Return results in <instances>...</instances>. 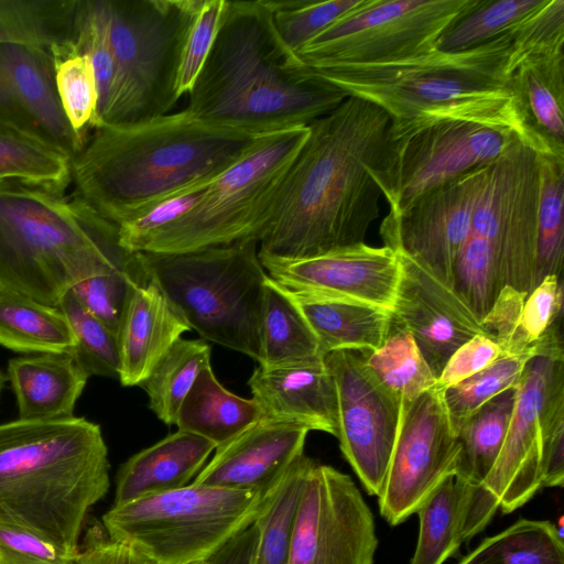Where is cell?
<instances>
[{
  "mask_svg": "<svg viewBox=\"0 0 564 564\" xmlns=\"http://www.w3.org/2000/svg\"><path fill=\"white\" fill-rule=\"evenodd\" d=\"M390 127L382 108L355 96L311 122L259 256L300 260L365 242L382 197L373 176L393 159Z\"/></svg>",
  "mask_w": 564,
  "mask_h": 564,
  "instance_id": "obj_1",
  "label": "cell"
},
{
  "mask_svg": "<svg viewBox=\"0 0 564 564\" xmlns=\"http://www.w3.org/2000/svg\"><path fill=\"white\" fill-rule=\"evenodd\" d=\"M261 134L206 122L186 108L95 129L72 160L76 194L121 226L158 204L209 185Z\"/></svg>",
  "mask_w": 564,
  "mask_h": 564,
  "instance_id": "obj_2",
  "label": "cell"
},
{
  "mask_svg": "<svg viewBox=\"0 0 564 564\" xmlns=\"http://www.w3.org/2000/svg\"><path fill=\"white\" fill-rule=\"evenodd\" d=\"M521 26L466 51L435 50L372 66L307 67L347 96L382 108L392 140L442 121H470L509 130L544 154L508 84L530 44Z\"/></svg>",
  "mask_w": 564,
  "mask_h": 564,
  "instance_id": "obj_3",
  "label": "cell"
},
{
  "mask_svg": "<svg viewBox=\"0 0 564 564\" xmlns=\"http://www.w3.org/2000/svg\"><path fill=\"white\" fill-rule=\"evenodd\" d=\"M272 0H226L186 109L256 134L308 126L348 96L316 76L280 39Z\"/></svg>",
  "mask_w": 564,
  "mask_h": 564,
  "instance_id": "obj_4",
  "label": "cell"
},
{
  "mask_svg": "<svg viewBox=\"0 0 564 564\" xmlns=\"http://www.w3.org/2000/svg\"><path fill=\"white\" fill-rule=\"evenodd\" d=\"M100 426L85 417L0 424V521L78 556L90 509L108 492Z\"/></svg>",
  "mask_w": 564,
  "mask_h": 564,
  "instance_id": "obj_5",
  "label": "cell"
},
{
  "mask_svg": "<svg viewBox=\"0 0 564 564\" xmlns=\"http://www.w3.org/2000/svg\"><path fill=\"white\" fill-rule=\"evenodd\" d=\"M118 226L77 194L19 183L0 185V288L58 306L74 285L107 274L133 257Z\"/></svg>",
  "mask_w": 564,
  "mask_h": 564,
  "instance_id": "obj_6",
  "label": "cell"
},
{
  "mask_svg": "<svg viewBox=\"0 0 564 564\" xmlns=\"http://www.w3.org/2000/svg\"><path fill=\"white\" fill-rule=\"evenodd\" d=\"M539 192L538 153L521 140L488 165L453 282L479 322L505 286L534 289Z\"/></svg>",
  "mask_w": 564,
  "mask_h": 564,
  "instance_id": "obj_7",
  "label": "cell"
},
{
  "mask_svg": "<svg viewBox=\"0 0 564 564\" xmlns=\"http://www.w3.org/2000/svg\"><path fill=\"white\" fill-rule=\"evenodd\" d=\"M258 251V241L247 239L184 253H138L191 329L258 361L268 278Z\"/></svg>",
  "mask_w": 564,
  "mask_h": 564,
  "instance_id": "obj_8",
  "label": "cell"
},
{
  "mask_svg": "<svg viewBox=\"0 0 564 564\" xmlns=\"http://www.w3.org/2000/svg\"><path fill=\"white\" fill-rule=\"evenodd\" d=\"M308 133V126H299L261 134L196 205L145 238L135 252L184 253L247 239L259 242Z\"/></svg>",
  "mask_w": 564,
  "mask_h": 564,
  "instance_id": "obj_9",
  "label": "cell"
},
{
  "mask_svg": "<svg viewBox=\"0 0 564 564\" xmlns=\"http://www.w3.org/2000/svg\"><path fill=\"white\" fill-rule=\"evenodd\" d=\"M263 494L191 482L113 505L102 516V528L152 564L210 561L252 525Z\"/></svg>",
  "mask_w": 564,
  "mask_h": 564,
  "instance_id": "obj_10",
  "label": "cell"
},
{
  "mask_svg": "<svg viewBox=\"0 0 564 564\" xmlns=\"http://www.w3.org/2000/svg\"><path fill=\"white\" fill-rule=\"evenodd\" d=\"M204 0H99L119 74L117 102L106 127L166 113L180 99L183 48Z\"/></svg>",
  "mask_w": 564,
  "mask_h": 564,
  "instance_id": "obj_11",
  "label": "cell"
},
{
  "mask_svg": "<svg viewBox=\"0 0 564 564\" xmlns=\"http://www.w3.org/2000/svg\"><path fill=\"white\" fill-rule=\"evenodd\" d=\"M561 319L538 341L516 386V401L500 453L476 497L487 522L510 513L542 487L547 448L564 427V347Z\"/></svg>",
  "mask_w": 564,
  "mask_h": 564,
  "instance_id": "obj_12",
  "label": "cell"
},
{
  "mask_svg": "<svg viewBox=\"0 0 564 564\" xmlns=\"http://www.w3.org/2000/svg\"><path fill=\"white\" fill-rule=\"evenodd\" d=\"M480 0H362L297 53L308 67L390 64L436 50Z\"/></svg>",
  "mask_w": 564,
  "mask_h": 564,
  "instance_id": "obj_13",
  "label": "cell"
},
{
  "mask_svg": "<svg viewBox=\"0 0 564 564\" xmlns=\"http://www.w3.org/2000/svg\"><path fill=\"white\" fill-rule=\"evenodd\" d=\"M519 137L470 121H442L393 141V159L373 178L398 215L425 193L494 162Z\"/></svg>",
  "mask_w": 564,
  "mask_h": 564,
  "instance_id": "obj_14",
  "label": "cell"
},
{
  "mask_svg": "<svg viewBox=\"0 0 564 564\" xmlns=\"http://www.w3.org/2000/svg\"><path fill=\"white\" fill-rule=\"evenodd\" d=\"M402 403L397 440L378 496L381 516L398 525L448 478L455 477L460 445L435 384L410 403Z\"/></svg>",
  "mask_w": 564,
  "mask_h": 564,
  "instance_id": "obj_15",
  "label": "cell"
},
{
  "mask_svg": "<svg viewBox=\"0 0 564 564\" xmlns=\"http://www.w3.org/2000/svg\"><path fill=\"white\" fill-rule=\"evenodd\" d=\"M373 514L352 479L313 462L305 477L289 564H373Z\"/></svg>",
  "mask_w": 564,
  "mask_h": 564,
  "instance_id": "obj_16",
  "label": "cell"
},
{
  "mask_svg": "<svg viewBox=\"0 0 564 564\" xmlns=\"http://www.w3.org/2000/svg\"><path fill=\"white\" fill-rule=\"evenodd\" d=\"M336 386L340 451L366 491L379 496L401 417V400L371 373L361 350L324 357Z\"/></svg>",
  "mask_w": 564,
  "mask_h": 564,
  "instance_id": "obj_17",
  "label": "cell"
},
{
  "mask_svg": "<svg viewBox=\"0 0 564 564\" xmlns=\"http://www.w3.org/2000/svg\"><path fill=\"white\" fill-rule=\"evenodd\" d=\"M489 164L425 193L398 215L388 214L380 227L384 246L415 260L453 289L456 259L470 229Z\"/></svg>",
  "mask_w": 564,
  "mask_h": 564,
  "instance_id": "obj_18",
  "label": "cell"
},
{
  "mask_svg": "<svg viewBox=\"0 0 564 564\" xmlns=\"http://www.w3.org/2000/svg\"><path fill=\"white\" fill-rule=\"evenodd\" d=\"M259 259L268 275L283 288L345 297L391 312L400 279L398 254L387 246L365 242L321 256L283 260Z\"/></svg>",
  "mask_w": 564,
  "mask_h": 564,
  "instance_id": "obj_19",
  "label": "cell"
},
{
  "mask_svg": "<svg viewBox=\"0 0 564 564\" xmlns=\"http://www.w3.org/2000/svg\"><path fill=\"white\" fill-rule=\"evenodd\" d=\"M397 254L401 272L391 311L392 324L413 337L438 378L453 352L474 336L486 335L485 330L452 288L415 260Z\"/></svg>",
  "mask_w": 564,
  "mask_h": 564,
  "instance_id": "obj_20",
  "label": "cell"
},
{
  "mask_svg": "<svg viewBox=\"0 0 564 564\" xmlns=\"http://www.w3.org/2000/svg\"><path fill=\"white\" fill-rule=\"evenodd\" d=\"M0 117L56 147L70 160L87 141L72 128L62 108L54 56L34 44L0 42Z\"/></svg>",
  "mask_w": 564,
  "mask_h": 564,
  "instance_id": "obj_21",
  "label": "cell"
},
{
  "mask_svg": "<svg viewBox=\"0 0 564 564\" xmlns=\"http://www.w3.org/2000/svg\"><path fill=\"white\" fill-rule=\"evenodd\" d=\"M308 432L296 424L260 420L218 446L192 484L264 492L304 454Z\"/></svg>",
  "mask_w": 564,
  "mask_h": 564,
  "instance_id": "obj_22",
  "label": "cell"
},
{
  "mask_svg": "<svg viewBox=\"0 0 564 564\" xmlns=\"http://www.w3.org/2000/svg\"><path fill=\"white\" fill-rule=\"evenodd\" d=\"M248 386L262 420L292 423L337 437L336 386L324 360L273 369L258 366Z\"/></svg>",
  "mask_w": 564,
  "mask_h": 564,
  "instance_id": "obj_23",
  "label": "cell"
},
{
  "mask_svg": "<svg viewBox=\"0 0 564 564\" xmlns=\"http://www.w3.org/2000/svg\"><path fill=\"white\" fill-rule=\"evenodd\" d=\"M187 330L189 326L145 271L131 285L117 333L120 383L140 386Z\"/></svg>",
  "mask_w": 564,
  "mask_h": 564,
  "instance_id": "obj_24",
  "label": "cell"
},
{
  "mask_svg": "<svg viewBox=\"0 0 564 564\" xmlns=\"http://www.w3.org/2000/svg\"><path fill=\"white\" fill-rule=\"evenodd\" d=\"M564 41L529 50L508 84L545 154L564 158Z\"/></svg>",
  "mask_w": 564,
  "mask_h": 564,
  "instance_id": "obj_25",
  "label": "cell"
},
{
  "mask_svg": "<svg viewBox=\"0 0 564 564\" xmlns=\"http://www.w3.org/2000/svg\"><path fill=\"white\" fill-rule=\"evenodd\" d=\"M216 449L210 441L177 430L124 462L117 474L113 505L191 484Z\"/></svg>",
  "mask_w": 564,
  "mask_h": 564,
  "instance_id": "obj_26",
  "label": "cell"
},
{
  "mask_svg": "<svg viewBox=\"0 0 564 564\" xmlns=\"http://www.w3.org/2000/svg\"><path fill=\"white\" fill-rule=\"evenodd\" d=\"M7 376L20 420L74 416L76 401L89 378L72 354L52 352L10 359Z\"/></svg>",
  "mask_w": 564,
  "mask_h": 564,
  "instance_id": "obj_27",
  "label": "cell"
},
{
  "mask_svg": "<svg viewBox=\"0 0 564 564\" xmlns=\"http://www.w3.org/2000/svg\"><path fill=\"white\" fill-rule=\"evenodd\" d=\"M284 289L313 329L324 357L336 350L373 351L390 334L389 311L335 295Z\"/></svg>",
  "mask_w": 564,
  "mask_h": 564,
  "instance_id": "obj_28",
  "label": "cell"
},
{
  "mask_svg": "<svg viewBox=\"0 0 564 564\" xmlns=\"http://www.w3.org/2000/svg\"><path fill=\"white\" fill-rule=\"evenodd\" d=\"M321 360L324 355L306 318L285 289L268 275L260 314L259 367L284 368Z\"/></svg>",
  "mask_w": 564,
  "mask_h": 564,
  "instance_id": "obj_29",
  "label": "cell"
},
{
  "mask_svg": "<svg viewBox=\"0 0 564 564\" xmlns=\"http://www.w3.org/2000/svg\"><path fill=\"white\" fill-rule=\"evenodd\" d=\"M260 420L254 400L224 388L208 366L198 373L183 400L175 425L210 441L217 448Z\"/></svg>",
  "mask_w": 564,
  "mask_h": 564,
  "instance_id": "obj_30",
  "label": "cell"
},
{
  "mask_svg": "<svg viewBox=\"0 0 564 564\" xmlns=\"http://www.w3.org/2000/svg\"><path fill=\"white\" fill-rule=\"evenodd\" d=\"M314 460L301 455L268 488L252 523L253 542L247 564H289L300 498Z\"/></svg>",
  "mask_w": 564,
  "mask_h": 564,
  "instance_id": "obj_31",
  "label": "cell"
},
{
  "mask_svg": "<svg viewBox=\"0 0 564 564\" xmlns=\"http://www.w3.org/2000/svg\"><path fill=\"white\" fill-rule=\"evenodd\" d=\"M70 182L67 154L0 117V185L19 183L63 195Z\"/></svg>",
  "mask_w": 564,
  "mask_h": 564,
  "instance_id": "obj_32",
  "label": "cell"
},
{
  "mask_svg": "<svg viewBox=\"0 0 564 564\" xmlns=\"http://www.w3.org/2000/svg\"><path fill=\"white\" fill-rule=\"evenodd\" d=\"M75 337L55 306L0 288V345L17 352L72 354Z\"/></svg>",
  "mask_w": 564,
  "mask_h": 564,
  "instance_id": "obj_33",
  "label": "cell"
},
{
  "mask_svg": "<svg viewBox=\"0 0 564 564\" xmlns=\"http://www.w3.org/2000/svg\"><path fill=\"white\" fill-rule=\"evenodd\" d=\"M477 489L446 479L416 510L419 538L409 564H443L467 541L471 498Z\"/></svg>",
  "mask_w": 564,
  "mask_h": 564,
  "instance_id": "obj_34",
  "label": "cell"
},
{
  "mask_svg": "<svg viewBox=\"0 0 564 564\" xmlns=\"http://www.w3.org/2000/svg\"><path fill=\"white\" fill-rule=\"evenodd\" d=\"M516 401V387L496 395L457 429L460 455L455 478L479 489L502 447Z\"/></svg>",
  "mask_w": 564,
  "mask_h": 564,
  "instance_id": "obj_35",
  "label": "cell"
},
{
  "mask_svg": "<svg viewBox=\"0 0 564 564\" xmlns=\"http://www.w3.org/2000/svg\"><path fill=\"white\" fill-rule=\"evenodd\" d=\"M79 0H0V42L42 46L58 53L74 43Z\"/></svg>",
  "mask_w": 564,
  "mask_h": 564,
  "instance_id": "obj_36",
  "label": "cell"
},
{
  "mask_svg": "<svg viewBox=\"0 0 564 564\" xmlns=\"http://www.w3.org/2000/svg\"><path fill=\"white\" fill-rule=\"evenodd\" d=\"M210 366V347L200 339H177L140 383L149 408L163 423L175 424L180 406L198 373Z\"/></svg>",
  "mask_w": 564,
  "mask_h": 564,
  "instance_id": "obj_37",
  "label": "cell"
},
{
  "mask_svg": "<svg viewBox=\"0 0 564 564\" xmlns=\"http://www.w3.org/2000/svg\"><path fill=\"white\" fill-rule=\"evenodd\" d=\"M457 564H564L563 535L550 521L520 519Z\"/></svg>",
  "mask_w": 564,
  "mask_h": 564,
  "instance_id": "obj_38",
  "label": "cell"
},
{
  "mask_svg": "<svg viewBox=\"0 0 564 564\" xmlns=\"http://www.w3.org/2000/svg\"><path fill=\"white\" fill-rule=\"evenodd\" d=\"M538 162L540 192L534 288L547 275L562 276L564 258V158L538 154Z\"/></svg>",
  "mask_w": 564,
  "mask_h": 564,
  "instance_id": "obj_39",
  "label": "cell"
},
{
  "mask_svg": "<svg viewBox=\"0 0 564 564\" xmlns=\"http://www.w3.org/2000/svg\"><path fill=\"white\" fill-rule=\"evenodd\" d=\"M364 354L371 373L403 403L416 400L437 383L413 337L393 324L383 345Z\"/></svg>",
  "mask_w": 564,
  "mask_h": 564,
  "instance_id": "obj_40",
  "label": "cell"
},
{
  "mask_svg": "<svg viewBox=\"0 0 564 564\" xmlns=\"http://www.w3.org/2000/svg\"><path fill=\"white\" fill-rule=\"evenodd\" d=\"M74 47L89 56L96 75L98 104L93 128L106 127L117 102L119 74L99 0L78 1Z\"/></svg>",
  "mask_w": 564,
  "mask_h": 564,
  "instance_id": "obj_41",
  "label": "cell"
},
{
  "mask_svg": "<svg viewBox=\"0 0 564 564\" xmlns=\"http://www.w3.org/2000/svg\"><path fill=\"white\" fill-rule=\"evenodd\" d=\"M546 0H480L437 41L441 52L466 51L516 31Z\"/></svg>",
  "mask_w": 564,
  "mask_h": 564,
  "instance_id": "obj_42",
  "label": "cell"
},
{
  "mask_svg": "<svg viewBox=\"0 0 564 564\" xmlns=\"http://www.w3.org/2000/svg\"><path fill=\"white\" fill-rule=\"evenodd\" d=\"M538 345V343H536ZM533 349L521 354H502L489 366L444 390V401L454 432L482 404L514 388Z\"/></svg>",
  "mask_w": 564,
  "mask_h": 564,
  "instance_id": "obj_43",
  "label": "cell"
},
{
  "mask_svg": "<svg viewBox=\"0 0 564 564\" xmlns=\"http://www.w3.org/2000/svg\"><path fill=\"white\" fill-rule=\"evenodd\" d=\"M65 315L75 337L72 351L76 362L90 376L118 378L117 335L89 313L69 290L57 306Z\"/></svg>",
  "mask_w": 564,
  "mask_h": 564,
  "instance_id": "obj_44",
  "label": "cell"
},
{
  "mask_svg": "<svg viewBox=\"0 0 564 564\" xmlns=\"http://www.w3.org/2000/svg\"><path fill=\"white\" fill-rule=\"evenodd\" d=\"M55 82L64 113L84 139L93 128L98 104V87L93 63L75 47L54 56Z\"/></svg>",
  "mask_w": 564,
  "mask_h": 564,
  "instance_id": "obj_45",
  "label": "cell"
},
{
  "mask_svg": "<svg viewBox=\"0 0 564 564\" xmlns=\"http://www.w3.org/2000/svg\"><path fill=\"white\" fill-rule=\"evenodd\" d=\"M362 0H292L272 1V19L282 42L297 53L305 44Z\"/></svg>",
  "mask_w": 564,
  "mask_h": 564,
  "instance_id": "obj_46",
  "label": "cell"
},
{
  "mask_svg": "<svg viewBox=\"0 0 564 564\" xmlns=\"http://www.w3.org/2000/svg\"><path fill=\"white\" fill-rule=\"evenodd\" d=\"M144 273L139 253L134 252L127 264L83 280L70 291L89 313L117 335L131 285Z\"/></svg>",
  "mask_w": 564,
  "mask_h": 564,
  "instance_id": "obj_47",
  "label": "cell"
},
{
  "mask_svg": "<svg viewBox=\"0 0 564 564\" xmlns=\"http://www.w3.org/2000/svg\"><path fill=\"white\" fill-rule=\"evenodd\" d=\"M563 307L562 278L545 276L527 296L514 336L505 354L531 350L545 333L561 319Z\"/></svg>",
  "mask_w": 564,
  "mask_h": 564,
  "instance_id": "obj_48",
  "label": "cell"
},
{
  "mask_svg": "<svg viewBox=\"0 0 564 564\" xmlns=\"http://www.w3.org/2000/svg\"><path fill=\"white\" fill-rule=\"evenodd\" d=\"M226 0H204L186 37L177 73L176 94L192 89L212 50Z\"/></svg>",
  "mask_w": 564,
  "mask_h": 564,
  "instance_id": "obj_49",
  "label": "cell"
},
{
  "mask_svg": "<svg viewBox=\"0 0 564 564\" xmlns=\"http://www.w3.org/2000/svg\"><path fill=\"white\" fill-rule=\"evenodd\" d=\"M70 556L22 528L0 521V564H77Z\"/></svg>",
  "mask_w": 564,
  "mask_h": 564,
  "instance_id": "obj_50",
  "label": "cell"
},
{
  "mask_svg": "<svg viewBox=\"0 0 564 564\" xmlns=\"http://www.w3.org/2000/svg\"><path fill=\"white\" fill-rule=\"evenodd\" d=\"M500 355L502 351L495 340L484 334H478L453 352L437 378L436 384L446 390L482 370Z\"/></svg>",
  "mask_w": 564,
  "mask_h": 564,
  "instance_id": "obj_51",
  "label": "cell"
},
{
  "mask_svg": "<svg viewBox=\"0 0 564 564\" xmlns=\"http://www.w3.org/2000/svg\"><path fill=\"white\" fill-rule=\"evenodd\" d=\"M525 299L527 294L505 286L480 322L486 336L499 345L502 354L514 336Z\"/></svg>",
  "mask_w": 564,
  "mask_h": 564,
  "instance_id": "obj_52",
  "label": "cell"
},
{
  "mask_svg": "<svg viewBox=\"0 0 564 564\" xmlns=\"http://www.w3.org/2000/svg\"><path fill=\"white\" fill-rule=\"evenodd\" d=\"M77 564H152L131 546L111 540L104 528H89L80 543Z\"/></svg>",
  "mask_w": 564,
  "mask_h": 564,
  "instance_id": "obj_53",
  "label": "cell"
},
{
  "mask_svg": "<svg viewBox=\"0 0 564 564\" xmlns=\"http://www.w3.org/2000/svg\"><path fill=\"white\" fill-rule=\"evenodd\" d=\"M564 484V427L554 435L545 456L543 487Z\"/></svg>",
  "mask_w": 564,
  "mask_h": 564,
  "instance_id": "obj_54",
  "label": "cell"
},
{
  "mask_svg": "<svg viewBox=\"0 0 564 564\" xmlns=\"http://www.w3.org/2000/svg\"><path fill=\"white\" fill-rule=\"evenodd\" d=\"M7 380H8L7 373H4L0 369V397H1V393H2V390H3L4 386H6Z\"/></svg>",
  "mask_w": 564,
  "mask_h": 564,
  "instance_id": "obj_55",
  "label": "cell"
},
{
  "mask_svg": "<svg viewBox=\"0 0 564 564\" xmlns=\"http://www.w3.org/2000/svg\"><path fill=\"white\" fill-rule=\"evenodd\" d=\"M194 564H213L210 561H204V562H197V563H194Z\"/></svg>",
  "mask_w": 564,
  "mask_h": 564,
  "instance_id": "obj_56",
  "label": "cell"
}]
</instances>
